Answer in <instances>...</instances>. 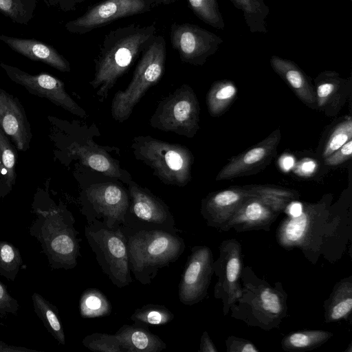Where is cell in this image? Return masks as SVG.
Returning <instances> with one entry per match:
<instances>
[{"label": "cell", "mask_w": 352, "mask_h": 352, "mask_svg": "<svg viewBox=\"0 0 352 352\" xmlns=\"http://www.w3.org/2000/svg\"><path fill=\"white\" fill-rule=\"evenodd\" d=\"M23 264L19 248L8 241L0 240V275L14 281Z\"/></svg>", "instance_id": "836d02e7"}, {"label": "cell", "mask_w": 352, "mask_h": 352, "mask_svg": "<svg viewBox=\"0 0 352 352\" xmlns=\"http://www.w3.org/2000/svg\"><path fill=\"white\" fill-rule=\"evenodd\" d=\"M331 332L324 330H305L290 333L281 341L282 349L288 352H302L320 347L331 337Z\"/></svg>", "instance_id": "83f0119b"}, {"label": "cell", "mask_w": 352, "mask_h": 352, "mask_svg": "<svg viewBox=\"0 0 352 352\" xmlns=\"http://www.w3.org/2000/svg\"><path fill=\"white\" fill-rule=\"evenodd\" d=\"M155 23H132L111 30L103 39L94 59L95 72L89 84L103 102L118 80L130 69L138 56L156 36Z\"/></svg>", "instance_id": "6da1fadb"}, {"label": "cell", "mask_w": 352, "mask_h": 352, "mask_svg": "<svg viewBox=\"0 0 352 352\" xmlns=\"http://www.w3.org/2000/svg\"><path fill=\"white\" fill-rule=\"evenodd\" d=\"M214 261L209 247L192 248L178 286L179 300L182 304L192 305L206 297L214 274Z\"/></svg>", "instance_id": "5bb4252c"}, {"label": "cell", "mask_w": 352, "mask_h": 352, "mask_svg": "<svg viewBox=\"0 0 352 352\" xmlns=\"http://www.w3.org/2000/svg\"><path fill=\"white\" fill-rule=\"evenodd\" d=\"M243 12L246 24L252 33L267 32L266 18L270 12L264 0H230Z\"/></svg>", "instance_id": "f546056e"}, {"label": "cell", "mask_w": 352, "mask_h": 352, "mask_svg": "<svg viewBox=\"0 0 352 352\" xmlns=\"http://www.w3.org/2000/svg\"><path fill=\"white\" fill-rule=\"evenodd\" d=\"M174 318V314L168 308L156 304H147L138 308L129 317L134 324L148 328L165 325Z\"/></svg>", "instance_id": "1f68e13d"}, {"label": "cell", "mask_w": 352, "mask_h": 352, "mask_svg": "<svg viewBox=\"0 0 352 352\" xmlns=\"http://www.w3.org/2000/svg\"><path fill=\"white\" fill-rule=\"evenodd\" d=\"M273 70L289 86L307 107L317 109L314 86L309 76L294 61L273 55L270 59Z\"/></svg>", "instance_id": "603a6c76"}, {"label": "cell", "mask_w": 352, "mask_h": 352, "mask_svg": "<svg viewBox=\"0 0 352 352\" xmlns=\"http://www.w3.org/2000/svg\"><path fill=\"white\" fill-rule=\"evenodd\" d=\"M350 1H352V0H350Z\"/></svg>", "instance_id": "7dc6e473"}, {"label": "cell", "mask_w": 352, "mask_h": 352, "mask_svg": "<svg viewBox=\"0 0 352 352\" xmlns=\"http://www.w3.org/2000/svg\"><path fill=\"white\" fill-rule=\"evenodd\" d=\"M131 148L135 158L151 167L164 184L183 187L190 182L194 157L186 146L138 135L133 138Z\"/></svg>", "instance_id": "5b68a950"}, {"label": "cell", "mask_w": 352, "mask_h": 352, "mask_svg": "<svg viewBox=\"0 0 352 352\" xmlns=\"http://www.w3.org/2000/svg\"><path fill=\"white\" fill-rule=\"evenodd\" d=\"M256 195L247 186H231L208 194L201 202V214L206 224L223 232L241 204Z\"/></svg>", "instance_id": "ac0fdd59"}, {"label": "cell", "mask_w": 352, "mask_h": 352, "mask_svg": "<svg viewBox=\"0 0 352 352\" xmlns=\"http://www.w3.org/2000/svg\"><path fill=\"white\" fill-rule=\"evenodd\" d=\"M279 214L262 196L254 195L241 204L223 232L269 231Z\"/></svg>", "instance_id": "44dd1931"}, {"label": "cell", "mask_w": 352, "mask_h": 352, "mask_svg": "<svg viewBox=\"0 0 352 352\" xmlns=\"http://www.w3.org/2000/svg\"><path fill=\"white\" fill-rule=\"evenodd\" d=\"M285 211L287 212V216L298 217L302 211V204L293 201L288 204Z\"/></svg>", "instance_id": "f6af8a7d"}, {"label": "cell", "mask_w": 352, "mask_h": 352, "mask_svg": "<svg viewBox=\"0 0 352 352\" xmlns=\"http://www.w3.org/2000/svg\"><path fill=\"white\" fill-rule=\"evenodd\" d=\"M352 139V119L345 116L333 129L322 151V158H325Z\"/></svg>", "instance_id": "d590c367"}, {"label": "cell", "mask_w": 352, "mask_h": 352, "mask_svg": "<svg viewBox=\"0 0 352 352\" xmlns=\"http://www.w3.org/2000/svg\"><path fill=\"white\" fill-rule=\"evenodd\" d=\"M0 67L12 81L25 87L30 94L47 98L78 117L87 116L86 111L68 94L64 82L59 78L47 73L31 74L4 63H1Z\"/></svg>", "instance_id": "9a60e30c"}, {"label": "cell", "mask_w": 352, "mask_h": 352, "mask_svg": "<svg viewBox=\"0 0 352 352\" xmlns=\"http://www.w3.org/2000/svg\"><path fill=\"white\" fill-rule=\"evenodd\" d=\"M237 92V87L232 80L224 79L214 82L206 95L210 115L219 117L223 114L236 98Z\"/></svg>", "instance_id": "f1b7e54d"}, {"label": "cell", "mask_w": 352, "mask_h": 352, "mask_svg": "<svg viewBox=\"0 0 352 352\" xmlns=\"http://www.w3.org/2000/svg\"><path fill=\"white\" fill-rule=\"evenodd\" d=\"M280 139V130L276 129L261 142L233 157L219 172L216 180L254 175L263 170L276 155Z\"/></svg>", "instance_id": "e0dca14e"}, {"label": "cell", "mask_w": 352, "mask_h": 352, "mask_svg": "<svg viewBox=\"0 0 352 352\" xmlns=\"http://www.w3.org/2000/svg\"><path fill=\"white\" fill-rule=\"evenodd\" d=\"M330 203L323 197L318 202L302 204L300 215L287 216L280 223L276 234L278 243L286 250L300 248L305 254L316 252L320 245V231H323L330 217Z\"/></svg>", "instance_id": "ba28073f"}, {"label": "cell", "mask_w": 352, "mask_h": 352, "mask_svg": "<svg viewBox=\"0 0 352 352\" xmlns=\"http://www.w3.org/2000/svg\"><path fill=\"white\" fill-rule=\"evenodd\" d=\"M39 0H0V13L15 23L28 25Z\"/></svg>", "instance_id": "d6a6232c"}, {"label": "cell", "mask_w": 352, "mask_h": 352, "mask_svg": "<svg viewBox=\"0 0 352 352\" xmlns=\"http://www.w3.org/2000/svg\"><path fill=\"white\" fill-rule=\"evenodd\" d=\"M170 40L182 63L203 65L223 43L221 37L199 25L173 23Z\"/></svg>", "instance_id": "4fadbf2b"}, {"label": "cell", "mask_w": 352, "mask_h": 352, "mask_svg": "<svg viewBox=\"0 0 352 352\" xmlns=\"http://www.w3.org/2000/svg\"><path fill=\"white\" fill-rule=\"evenodd\" d=\"M153 5V6H168L175 3L177 0H145Z\"/></svg>", "instance_id": "bcb514c9"}, {"label": "cell", "mask_w": 352, "mask_h": 352, "mask_svg": "<svg viewBox=\"0 0 352 352\" xmlns=\"http://www.w3.org/2000/svg\"><path fill=\"white\" fill-rule=\"evenodd\" d=\"M17 151L0 129V197L7 196L16 183Z\"/></svg>", "instance_id": "484cf974"}, {"label": "cell", "mask_w": 352, "mask_h": 352, "mask_svg": "<svg viewBox=\"0 0 352 352\" xmlns=\"http://www.w3.org/2000/svg\"><path fill=\"white\" fill-rule=\"evenodd\" d=\"M219 250V256L213 263L214 274L218 277L214 296L221 300L226 315L241 293L239 278L243 270L242 246L236 239H226Z\"/></svg>", "instance_id": "7c38bea8"}, {"label": "cell", "mask_w": 352, "mask_h": 352, "mask_svg": "<svg viewBox=\"0 0 352 352\" xmlns=\"http://www.w3.org/2000/svg\"><path fill=\"white\" fill-rule=\"evenodd\" d=\"M130 205L129 192L112 182L94 184L82 195L81 212L87 224L98 220L109 228L124 225Z\"/></svg>", "instance_id": "8fae6325"}, {"label": "cell", "mask_w": 352, "mask_h": 352, "mask_svg": "<svg viewBox=\"0 0 352 352\" xmlns=\"http://www.w3.org/2000/svg\"><path fill=\"white\" fill-rule=\"evenodd\" d=\"M85 236L101 270L115 286L122 288L133 282L122 226L111 228L96 220L85 226Z\"/></svg>", "instance_id": "52a82bcc"}, {"label": "cell", "mask_w": 352, "mask_h": 352, "mask_svg": "<svg viewBox=\"0 0 352 352\" xmlns=\"http://www.w3.org/2000/svg\"><path fill=\"white\" fill-rule=\"evenodd\" d=\"M122 226L131 272L144 285L151 284L160 269L175 262L185 250V241L177 233Z\"/></svg>", "instance_id": "3957f363"}, {"label": "cell", "mask_w": 352, "mask_h": 352, "mask_svg": "<svg viewBox=\"0 0 352 352\" xmlns=\"http://www.w3.org/2000/svg\"><path fill=\"white\" fill-rule=\"evenodd\" d=\"M200 352H217L215 345L210 339L208 332L204 331L200 340L199 349Z\"/></svg>", "instance_id": "7bdbcfd3"}, {"label": "cell", "mask_w": 352, "mask_h": 352, "mask_svg": "<svg viewBox=\"0 0 352 352\" xmlns=\"http://www.w3.org/2000/svg\"><path fill=\"white\" fill-rule=\"evenodd\" d=\"M199 114L194 90L184 84L160 101L149 123L155 129L192 138L199 129Z\"/></svg>", "instance_id": "9c48e42d"}, {"label": "cell", "mask_w": 352, "mask_h": 352, "mask_svg": "<svg viewBox=\"0 0 352 352\" xmlns=\"http://www.w3.org/2000/svg\"><path fill=\"white\" fill-rule=\"evenodd\" d=\"M19 309L17 300L10 294L7 285L0 281V318H3L8 314L15 316Z\"/></svg>", "instance_id": "f35d334b"}, {"label": "cell", "mask_w": 352, "mask_h": 352, "mask_svg": "<svg viewBox=\"0 0 352 352\" xmlns=\"http://www.w3.org/2000/svg\"><path fill=\"white\" fill-rule=\"evenodd\" d=\"M0 41L13 51L34 60L45 63L60 72H69V61L52 45L35 38H25L0 34Z\"/></svg>", "instance_id": "7402d4cb"}, {"label": "cell", "mask_w": 352, "mask_h": 352, "mask_svg": "<svg viewBox=\"0 0 352 352\" xmlns=\"http://www.w3.org/2000/svg\"><path fill=\"white\" fill-rule=\"evenodd\" d=\"M0 129L16 148L26 151L32 133L25 111L18 98L0 88Z\"/></svg>", "instance_id": "d6986e66"}, {"label": "cell", "mask_w": 352, "mask_h": 352, "mask_svg": "<svg viewBox=\"0 0 352 352\" xmlns=\"http://www.w3.org/2000/svg\"><path fill=\"white\" fill-rule=\"evenodd\" d=\"M317 109L327 116H337L343 108L352 89V80L342 78L335 71L325 70L314 79Z\"/></svg>", "instance_id": "ffe728a7"}, {"label": "cell", "mask_w": 352, "mask_h": 352, "mask_svg": "<svg viewBox=\"0 0 352 352\" xmlns=\"http://www.w3.org/2000/svg\"><path fill=\"white\" fill-rule=\"evenodd\" d=\"M34 311L47 331L59 344H65V335L56 306L37 292L32 295Z\"/></svg>", "instance_id": "4316f807"}, {"label": "cell", "mask_w": 352, "mask_h": 352, "mask_svg": "<svg viewBox=\"0 0 352 352\" xmlns=\"http://www.w3.org/2000/svg\"><path fill=\"white\" fill-rule=\"evenodd\" d=\"M256 195H269L282 197L290 201L296 200L299 195L295 190L269 185H248Z\"/></svg>", "instance_id": "74e56055"}, {"label": "cell", "mask_w": 352, "mask_h": 352, "mask_svg": "<svg viewBox=\"0 0 352 352\" xmlns=\"http://www.w3.org/2000/svg\"><path fill=\"white\" fill-rule=\"evenodd\" d=\"M36 219L29 228L30 234L40 243L49 266L52 270H72L80 256L81 239L75 228L72 213L62 203L36 201L32 206Z\"/></svg>", "instance_id": "7a4b0ae2"}, {"label": "cell", "mask_w": 352, "mask_h": 352, "mask_svg": "<svg viewBox=\"0 0 352 352\" xmlns=\"http://www.w3.org/2000/svg\"><path fill=\"white\" fill-rule=\"evenodd\" d=\"M112 311V306L102 292L96 288L85 289L79 300V312L83 318L107 316Z\"/></svg>", "instance_id": "4dcf8cb0"}, {"label": "cell", "mask_w": 352, "mask_h": 352, "mask_svg": "<svg viewBox=\"0 0 352 352\" xmlns=\"http://www.w3.org/2000/svg\"><path fill=\"white\" fill-rule=\"evenodd\" d=\"M82 343L94 352H123L120 341L115 334L93 333L86 336Z\"/></svg>", "instance_id": "8d00e7d4"}, {"label": "cell", "mask_w": 352, "mask_h": 352, "mask_svg": "<svg viewBox=\"0 0 352 352\" xmlns=\"http://www.w3.org/2000/svg\"><path fill=\"white\" fill-rule=\"evenodd\" d=\"M130 205L123 226L140 230H157L177 233L175 220L168 205L150 190L139 186L132 179L127 184Z\"/></svg>", "instance_id": "30bf717a"}, {"label": "cell", "mask_w": 352, "mask_h": 352, "mask_svg": "<svg viewBox=\"0 0 352 352\" xmlns=\"http://www.w3.org/2000/svg\"><path fill=\"white\" fill-rule=\"evenodd\" d=\"M227 352H258L259 350L250 340L229 336L226 341Z\"/></svg>", "instance_id": "60d3db41"}, {"label": "cell", "mask_w": 352, "mask_h": 352, "mask_svg": "<svg viewBox=\"0 0 352 352\" xmlns=\"http://www.w3.org/2000/svg\"><path fill=\"white\" fill-rule=\"evenodd\" d=\"M166 57L165 38L162 35L155 36L142 51L126 88L114 94L111 105L113 120L122 123L129 118L134 107L147 91L162 78Z\"/></svg>", "instance_id": "8992f818"}, {"label": "cell", "mask_w": 352, "mask_h": 352, "mask_svg": "<svg viewBox=\"0 0 352 352\" xmlns=\"http://www.w3.org/2000/svg\"><path fill=\"white\" fill-rule=\"evenodd\" d=\"M154 7L145 0H104L89 8L82 16L67 21L72 34H83L113 21L151 11Z\"/></svg>", "instance_id": "2e32d148"}, {"label": "cell", "mask_w": 352, "mask_h": 352, "mask_svg": "<svg viewBox=\"0 0 352 352\" xmlns=\"http://www.w3.org/2000/svg\"><path fill=\"white\" fill-rule=\"evenodd\" d=\"M326 322L347 320L352 311V276L338 282L324 302Z\"/></svg>", "instance_id": "d4e9b609"}, {"label": "cell", "mask_w": 352, "mask_h": 352, "mask_svg": "<svg viewBox=\"0 0 352 352\" xmlns=\"http://www.w3.org/2000/svg\"><path fill=\"white\" fill-rule=\"evenodd\" d=\"M194 14L204 23L219 30H224L225 23L217 0H187Z\"/></svg>", "instance_id": "e575fe53"}, {"label": "cell", "mask_w": 352, "mask_h": 352, "mask_svg": "<svg viewBox=\"0 0 352 352\" xmlns=\"http://www.w3.org/2000/svg\"><path fill=\"white\" fill-rule=\"evenodd\" d=\"M0 352H39L37 350L28 349L24 346L8 344L0 340Z\"/></svg>", "instance_id": "ee69618b"}, {"label": "cell", "mask_w": 352, "mask_h": 352, "mask_svg": "<svg viewBox=\"0 0 352 352\" xmlns=\"http://www.w3.org/2000/svg\"><path fill=\"white\" fill-rule=\"evenodd\" d=\"M241 293L230 307L232 316L250 326L269 331L287 316V295L279 282L272 286L249 267L243 268Z\"/></svg>", "instance_id": "277c9868"}, {"label": "cell", "mask_w": 352, "mask_h": 352, "mask_svg": "<svg viewBox=\"0 0 352 352\" xmlns=\"http://www.w3.org/2000/svg\"><path fill=\"white\" fill-rule=\"evenodd\" d=\"M115 335L123 352H160L167 348L166 343L148 327L134 323L123 324Z\"/></svg>", "instance_id": "cb8c5ba5"}, {"label": "cell", "mask_w": 352, "mask_h": 352, "mask_svg": "<svg viewBox=\"0 0 352 352\" xmlns=\"http://www.w3.org/2000/svg\"><path fill=\"white\" fill-rule=\"evenodd\" d=\"M85 0H45L48 6L56 8L63 12H71Z\"/></svg>", "instance_id": "b9f144b4"}, {"label": "cell", "mask_w": 352, "mask_h": 352, "mask_svg": "<svg viewBox=\"0 0 352 352\" xmlns=\"http://www.w3.org/2000/svg\"><path fill=\"white\" fill-rule=\"evenodd\" d=\"M352 139L349 140L341 147L338 148L328 157H325L324 163L329 166L341 164L351 158Z\"/></svg>", "instance_id": "ab89813d"}]
</instances>
